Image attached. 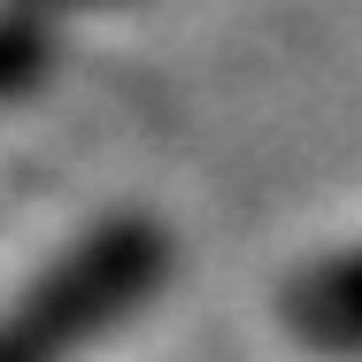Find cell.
Listing matches in <instances>:
<instances>
[{
  "label": "cell",
  "instance_id": "obj_2",
  "mask_svg": "<svg viewBox=\"0 0 362 362\" xmlns=\"http://www.w3.org/2000/svg\"><path fill=\"white\" fill-rule=\"evenodd\" d=\"M278 332L300 355L362 362V239L308 255L278 286Z\"/></svg>",
  "mask_w": 362,
  "mask_h": 362
},
{
  "label": "cell",
  "instance_id": "obj_3",
  "mask_svg": "<svg viewBox=\"0 0 362 362\" xmlns=\"http://www.w3.org/2000/svg\"><path fill=\"white\" fill-rule=\"evenodd\" d=\"M62 47V16L39 0H0V108H16L23 93H39V77L54 70Z\"/></svg>",
  "mask_w": 362,
  "mask_h": 362
},
{
  "label": "cell",
  "instance_id": "obj_1",
  "mask_svg": "<svg viewBox=\"0 0 362 362\" xmlns=\"http://www.w3.org/2000/svg\"><path fill=\"white\" fill-rule=\"evenodd\" d=\"M177 239L146 209H108L0 308V362H77L170 286Z\"/></svg>",
  "mask_w": 362,
  "mask_h": 362
}]
</instances>
